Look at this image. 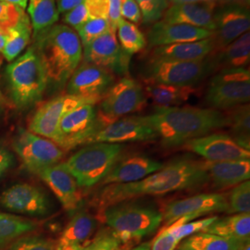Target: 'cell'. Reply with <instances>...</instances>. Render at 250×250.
<instances>
[{
    "label": "cell",
    "mask_w": 250,
    "mask_h": 250,
    "mask_svg": "<svg viewBox=\"0 0 250 250\" xmlns=\"http://www.w3.org/2000/svg\"><path fill=\"white\" fill-rule=\"evenodd\" d=\"M209 182L204 162L179 159L137 182L108 185L96 197L100 210L110 206L144 196H159L170 192L202 187Z\"/></svg>",
    "instance_id": "1"
},
{
    "label": "cell",
    "mask_w": 250,
    "mask_h": 250,
    "mask_svg": "<svg viewBox=\"0 0 250 250\" xmlns=\"http://www.w3.org/2000/svg\"><path fill=\"white\" fill-rule=\"evenodd\" d=\"M143 119L167 148L185 145L229 125L226 114L210 107H158Z\"/></svg>",
    "instance_id": "2"
},
{
    "label": "cell",
    "mask_w": 250,
    "mask_h": 250,
    "mask_svg": "<svg viewBox=\"0 0 250 250\" xmlns=\"http://www.w3.org/2000/svg\"><path fill=\"white\" fill-rule=\"evenodd\" d=\"M35 49L45 67L48 83L62 87L80 65L83 46L71 27L54 24L35 37Z\"/></svg>",
    "instance_id": "3"
},
{
    "label": "cell",
    "mask_w": 250,
    "mask_h": 250,
    "mask_svg": "<svg viewBox=\"0 0 250 250\" xmlns=\"http://www.w3.org/2000/svg\"><path fill=\"white\" fill-rule=\"evenodd\" d=\"M6 78L10 98L20 108L40 101L48 83L45 67L34 46L9 64Z\"/></svg>",
    "instance_id": "4"
},
{
    "label": "cell",
    "mask_w": 250,
    "mask_h": 250,
    "mask_svg": "<svg viewBox=\"0 0 250 250\" xmlns=\"http://www.w3.org/2000/svg\"><path fill=\"white\" fill-rule=\"evenodd\" d=\"M123 149L121 144H90L64 163L78 187L91 188L107 176L120 160Z\"/></svg>",
    "instance_id": "5"
},
{
    "label": "cell",
    "mask_w": 250,
    "mask_h": 250,
    "mask_svg": "<svg viewBox=\"0 0 250 250\" xmlns=\"http://www.w3.org/2000/svg\"><path fill=\"white\" fill-rule=\"evenodd\" d=\"M101 218L121 243L140 240L157 231L162 223L160 211L140 206H110L101 210Z\"/></svg>",
    "instance_id": "6"
},
{
    "label": "cell",
    "mask_w": 250,
    "mask_h": 250,
    "mask_svg": "<svg viewBox=\"0 0 250 250\" xmlns=\"http://www.w3.org/2000/svg\"><path fill=\"white\" fill-rule=\"evenodd\" d=\"M214 70L213 63L208 59L183 62L152 57L145 64L142 76L146 83L195 87Z\"/></svg>",
    "instance_id": "7"
},
{
    "label": "cell",
    "mask_w": 250,
    "mask_h": 250,
    "mask_svg": "<svg viewBox=\"0 0 250 250\" xmlns=\"http://www.w3.org/2000/svg\"><path fill=\"white\" fill-rule=\"evenodd\" d=\"M250 99V73L247 68L222 69L214 75L206 93V102L218 110L247 104Z\"/></svg>",
    "instance_id": "8"
},
{
    "label": "cell",
    "mask_w": 250,
    "mask_h": 250,
    "mask_svg": "<svg viewBox=\"0 0 250 250\" xmlns=\"http://www.w3.org/2000/svg\"><path fill=\"white\" fill-rule=\"evenodd\" d=\"M146 103L147 97L143 86L133 78H122L100 100L97 112L101 128L127 114L143 109Z\"/></svg>",
    "instance_id": "9"
},
{
    "label": "cell",
    "mask_w": 250,
    "mask_h": 250,
    "mask_svg": "<svg viewBox=\"0 0 250 250\" xmlns=\"http://www.w3.org/2000/svg\"><path fill=\"white\" fill-rule=\"evenodd\" d=\"M12 145L24 166L36 174L59 163L64 155L62 148L53 141L22 128L15 134Z\"/></svg>",
    "instance_id": "10"
},
{
    "label": "cell",
    "mask_w": 250,
    "mask_h": 250,
    "mask_svg": "<svg viewBox=\"0 0 250 250\" xmlns=\"http://www.w3.org/2000/svg\"><path fill=\"white\" fill-rule=\"evenodd\" d=\"M101 129L95 104H83L75 107L62 117L59 125L56 145L70 150L90 138Z\"/></svg>",
    "instance_id": "11"
},
{
    "label": "cell",
    "mask_w": 250,
    "mask_h": 250,
    "mask_svg": "<svg viewBox=\"0 0 250 250\" xmlns=\"http://www.w3.org/2000/svg\"><path fill=\"white\" fill-rule=\"evenodd\" d=\"M227 198L222 194H201L180 199L166 206L162 214L164 227L188 224L204 215L227 212Z\"/></svg>",
    "instance_id": "12"
},
{
    "label": "cell",
    "mask_w": 250,
    "mask_h": 250,
    "mask_svg": "<svg viewBox=\"0 0 250 250\" xmlns=\"http://www.w3.org/2000/svg\"><path fill=\"white\" fill-rule=\"evenodd\" d=\"M83 47L84 62L97 65L117 75H125L129 71L132 56L122 48L114 31L108 30Z\"/></svg>",
    "instance_id": "13"
},
{
    "label": "cell",
    "mask_w": 250,
    "mask_h": 250,
    "mask_svg": "<svg viewBox=\"0 0 250 250\" xmlns=\"http://www.w3.org/2000/svg\"><path fill=\"white\" fill-rule=\"evenodd\" d=\"M114 81V75L107 70L91 63H82L69 79L67 95L98 103Z\"/></svg>",
    "instance_id": "14"
},
{
    "label": "cell",
    "mask_w": 250,
    "mask_h": 250,
    "mask_svg": "<svg viewBox=\"0 0 250 250\" xmlns=\"http://www.w3.org/2000/svg\"><path fill=\"white\" fill-rule=\"evenodd\" d=\"M88 103L96 104L93 101L70 95L51 99L36 110L29 125L30 132L40 134L56 143L59 134V125L62 117L73 108Z\"/></svg>",
    "instance_id": "15"
},
{
    "label": "cell",
    "mask_w": 250,
    "mask_h": 250,
    "mask_svg": "<svg viewBox=\"0 0 250 250\" xmlns=\"http://www.w3.org/2000/svg\"><path fill=\"white\" fill-rule=\"evenodd\" d=\"M156 139L158 134L144 121L143 116H132L120 118L102 127L87 143H132Z\"/></svg>",
    "instance_id": "16"
},
{
    "label": "cell",
    "mask_w": 250,
    "mask_h": 250,
    "mask_svg": "<svg viewBox=\"0 0 250 250\" xmlns=\"http://www.w3.org/2000/svg\"><path fill=\"white\" fill-rule=\"evenodd\" d=\"M0 205L6 210L29 216H45L51 204L45 192L30 184H17L0 196Z\"/></svg>",
    "instance_id": "17"
},
{
    "label": "cell",
    "mask_w": 250,
    "mask_h": 250,
    "mask_svg": "<svg viewBox=\"0 0 250 250\" xmlns=\"http://www.w3.org/2000/svg\"><path fill=\"white\" fill-rule=\"evenodd\" d=\"M190 151L195 152L208 162L246 161L250 159V150L242 147L231 135L207 134L185 144Z\"/></svg>",
    "instance_id": "18"
},
{
    "label": "cell",
    "mask_w": 250,
    "mask_h": 250,
    "mask_svg": "<svg viewBox=\"0 0 250 250\" xmlns=\"http://www.w3.org/2000/svg\"><path fill=\"white\" fill-rule=\"evenodd\" d=\"M215 50L224 48L247 32H250L249 7L240 5H222L214 11Z\"/></svg>",
    "instance_id": "19"
},
{
    "label": "cell",
    "mask_w": 250,
    "mask_h": 250,
    "mask_svg": "<svg viewBox=\"0 0 250 250\" xmlns=\"http://www.w3.org/2000/svg\"><path fill=\"white\" fill-rule=\"evenodd\" d=\"M213 32L202 28L182 23H168L162 21H157L147 33L149 47L174 45L188 42H195L212 37Z\"/></svg>",
    "instance_id": "20"
},
{
    "label": "cell",
    "mask_w": 250,
    "mask_h": 250,
    "mask_svg": "<svg viewBox=\"0 0 250 250\" xmlns=\"http://www.w3.org/2000/svg\"><path fill=\"white\" fill-rule=\"evenodd\" d=\"M38 175L53 191L63 208L74 211L80 203L78 185L65 163H57L41 170Z\"/></svg>",
    "instance_id": "21"
},
{
    "label": "cell",
    "mask_w": 250,
    "mask_h": 250,
    "mask_svg": "<svg viewBox=\"0 0 250 250\" xmlns=\"http://www.w3.org/2000/svg\"><path fill=\"white\" fill-rule=\"evenodd\" d=\"M218 5L214 2L173 4L162 16V21L182 23L214 32V11Z\"/></svg>",
    "instance_id": "22"
},
{
    "label": "cell",
    "mask_w": 250,
    "mask_h": 250,
    "mask_svg": "<svg viewBox=\"0 0 250 250\" xmlns=\"http://www.w3.org/2000/svg\"><path fill=\"white\" fill-rule=\"evenodd\" d=\"M164 165L151 158L135 155L117 161L116 164L103 179L102 185L128 184L137 182L161 170Z\"/></svg>",
    "instance_id": "23"
},
{
    "label": "cell",
    "mask_w": 250,
    "mask_h": 250,
    "mask_svg": "<svg viewBox=\"0 0 250 250\" xmlns=\"http://www.w3.org/2000/svg\"><path fill=\"white\" fill-rule=\"evenodd\" d=\"M204 166L212 187L217 190L232 188L250 180V160L224 162L206 161Z\"/></svg>",
    "instance_id": "24"
},
{
    "label": "cell",
    "mask_w": 250,
    "mask_h": 250,
    "mask_svg": "<svg viewBox=\"0 0 250 250\" xmlns=\"http://www.w3.org/2000/svg\"><path fill=\"white\" fill-rule=\"evenodd\" d=\"M213 51H215V41L212 36L195 42L154 47L152 57L183 62H196L205 60Z\"/></svg>",
    "instance_id": "25"
},
{
    "label": "cell",
    "mask_w": 250,
    "mask_h": 250,
    "mask_svg": "<svg viewBox=\"0 0 250 250\" xmlns=\"http://www.w3.org/2000/svg\"><path fill=\"white\" fill-rule=\"evenodd\" d=\"M95 219L85 212L75 215L64 229L55 250H75L87 243L96 229Z\"/></svg>",
    "instance_id": "26"
},
{
    "label": "cell",
    "mask_w": 250,
    "mask_h": 250,
    "mask_svg": "<svg viewBox=\"0 0 250 250\" xmlns=\"http://www.w3.org/2000/svg\"><path fill=\"white\" fill-rule=\"evenodd\" d=\"M214 68H246L250 61V34L245 33L224 48L219 50L218 55L210 60Z\"/></svg>",
    "instance_id": "27"
},
{
    "label": "cell",
    "mask_w": 250,
    "mask_h": 250,
    "mask_svg": "<svg viewBox=\"0 0 250 250\" xmlns=\"http://www.w3.org/2000/svg\"><path fill=\"white\" fill-rule=\"evenodd\" d=\"M205 232L216 234L227 239L250 243V213H238L233 216L217 219L205 230Z\"/></svg>",
    "instance_id": "28"
},
{
    "label": "cell",
    "mask_w": 250,
    "mask_h": 250,
    "mask_svg": "<svg viewBox=\"0 0 250 250\" xmlns=\"http://www.w3.org/2000/svg\"><path fill=\"white\" fill-rule=\"evenodd\" d=\"M145 92L146 97L159 107H177L187 102L196 94L193 86H176L161 83H146Z\"/></svg>",
    "instance_id": "29"
},
{
    "label": "cell",
    "mask_w": 250,
    "mask_h": 250,
    "mask_svg": "<svg viewBox=\"0 0 250 250\" xmlns=\"http://www.w3.org/2000/svg\"><path fill=\"white\" fill-rule=\"evenodd\" d=\"M8 39L2 54L8 62H13L30 42L33 27L29 15L23 10L17 23L7 30Z\"/></svg>",
    "instance_id": "30"
},
{
    "label": "cell",
    "mask_w": 250,
    "mask_h": 250,
    "mask_svg": "<svg viewBox=\"0 0 250 250\" xmlns=\"http://www.w3.org/2000/svg\"><path fill=\"white\" fill-rule=\"evenodd\" d=\"M247 244L208 232H198L189 236L177 250H242Z\"/></svg>",
    "instance_id": "31"
},
{
    "label": "cell",
    "mask_w": 250,
    "mask_h": 250,
    "mask_svg": "<svg viewBox=\"0 0 250 250\" xmlns=\"http://www.w3.org/2000/svg\"><path fill=\"white\" fill-rule=\"evenodd\" d=\"M28 13L35 37L53 26L60 18L56 0H28Z\"/></svg>",
    "instance_id": "32"
},
{
    "label": "cell",
    "mask_w": 250,
    "mask_h": 250,
    "mask_svg": "<svg viewBox=\"0 0 250 250\" xmlns=\"http://www.w3.org/2000/svg\"><path fill=\"white\" fill-rule=\"evenodd\" d=\"M231 128L232 137L242 147L250 150V107L243 104L232 107L226 114Z\"/></svg>",
    "instance_id": "33"
},
{
    "label": "cell",
    "mask_w": 250,
    "mask_h": 250,
    "mask_svg": "<svg viewBox=\"0 0 250 250\" xmlns=\"http://www.w3.org/2000/svg\"><path fill=\"white\" fill-rule=\"evenodd\" d=\"M36 228V223L31 220L0 212V247L33 232Z\"/></svg>",
    "instance_id": "34"
},
{
    "label": "cell",
    "mask_w": 250,
    "mask_h": 250,
    "mask_svg": "<svg viewBox=\"0 0 250 250\" xmlns=\"http://www.w3.org/2000/svg\"><path fill=\"white\" fill-rule=\"evenodd\" d=\"M117 30L122 48L130 56L143 50L147 45L146 36L138 27L124 18L121 20Z\"/></svg>",
    "instance_id": "35"
},
{
    "label": "cell",
    "mask_w": 250,
    "mask_h": 250,
    "mask_svg": "<svg viewBox=\"0 0 250 250\" xmlns=\"http://www.w3.org/2000/svg\"><path fill=\"white\" fill-rule=\"evenodd\" d=\"M227 213H250V182L245 181L233 188L230 194Z\"/></svg>",
    "instance_id": "36"
},
{
    "label": "cell",
    "mask_w": 250,
    "mask_h": 250,
    "mask_svg": "<svg viewBox=\"0 0 250 250\" xmlns=\"http://www.w3.org/2000/svg\"><path fill=\"white\" fill-rule=\"evenodd\" d=\"M111 30L107 19L90 18L76 31L82 46L89 44L93 40Z\"/></svg>",
    "instance_id": "37"
},
{
    "label": "cell",
    "mask_w": 250,
    "mask_h": 250,
    "mask_svg": "<svg viewBox=\"0 0 250 250\" xmlns=\"http://www.w3.org/2000/svg\"><path fill=\"white\" fill-rule=\"evenodd\" d=\"M142 13L145 24H151L160 21L169 8V0H134Z\"/></svg>",
    "instance_id": "38"
},
{
    "label": "cell",
    "mask_w": 250,
    "mask_h": 250,
    "mask_svg": "<svg viewBox=\"0 0 250 250\" xmlns=\"http://www.w3.org/2000/svg\"><path fill=\"white\" fill-rule=\"evenodd\" d=\"M218 219V217H209V218H206L202 220H198V221H193V222H189L188 224H182L178 226H168L165 227L166 229H168L172 235L181 241L182 239L189 237L193 234H196L198 232H205L206 229L210 225L213 224L215 221Z\"/></svg>",
    "instance_id": "39"
},
{
    "label": "cell",
    "mask_w": 250,
    "mask_h": 250,
    "mask_svg": "<svg viewBox=\"0 0 250 250\" xmlns=\"http://www.w3.org/2000/svg\"><path fill=\"white\" fill-rule=\"evenodd\" d=\"M121 244L113 232L102 231L92 241L75 250H118Z\"/></svg>",
    "instance_id": "40"
},
{
    "label": "cell",
    "mask_w": 250,
    "mask_h": 250,
    "mask_svg": "<svg viewBox=\"0 0 250 250\" xmlns=\"http://www.w3.org/2000/svg\"><path fill=\"white\" fill-rule=\"evenodd\" d=\"M55 243L45 237L25 236L14 242L9 250H55Z\"/></svg>",
    "instance_id": "41"
},
{
    "label": "cell",
    "mask_w": 250,
    "mask_h": 250,
    "mask_svg": "<svg viewBox=\"0 0 250 250\" xmlns=\"http://www.w3.org/2000/svg\"><path fill=\"white\" fill-rule=\"evenodd\" d=\"M22 11L23 9L11 3L0 1V27L7 31L10 27L14 26Z\"/></svg>",
    "instance_id": "42"
},
{
    "label": "cell",
    "mask_w": 250,
    "mask_h": 250,
    "mask_svg": "<svg viewBox=\"0 0 250 250\" xmlns=\"http://www.w3.org/2000/svg\"><path fill=\"white\" fill-rule=\"evenodd\" d=\"M89 19L86 8L83 3L65 12L63 21L65 22V25L71 27L74 31H77Z\"/></svg>",
    "instance_id": "43"
},
{
    "label": "cell",
    "mask_w": 250,
    "mask_h": 250,
    "mask_svg": "<svg viewBox=\"0 0 250 250\" xmlns=\"http://www.w3.org/2000/svg\"><path fill=\"white\" fill-rule=\"evenodd\" d=\"M180 241L166 228H162L150 246L151 250H175Z\"/></svg>",
    "instance_id": "44"
},
{
    "label": "cell",
    "mask_w": 250,
    "mask_h": 250,
    "mask_svg": "<svg viewBox=\"0 0 250 250\" xmlns=\"http://www.w3.org/2000/svg\"><path fill=\"white\" fill-rule=\"evenodd\" d=\"M89 18L108 20V0H84L83 2Z\"/></svg>",
    "instance_id": "45"
},
{
    "label": "cell",
    "mask_w": 250,
    "mask_h": 250,
    "mask_svg": "<svg viewBox=\"0 0 250 250\" xmlns=\"http://www.w3.org/2000/svg\"><path fill=\"white\" fill-rule=\"evenodd\" d=\"M122 17L132 23H139L142 20V13L134 0H122Z\"/></svg>",
    "instance_id": "46"
},
{
    "label": "cell",
    "mask_w": 250,
    "mask_h": 250,
    "mask_svg": "<svg viewBox=\"0 0 250 250\" xmlns=\"http://www.w3.org/2000/svg\"><path fill=\"white\" fill-rule=\"evenodd\" d=\"M109 10H108V22L112 31H116L122 17L121 8H122V0H108Z\"/></svg>",
    "instance_id": "47"
},
{
    "label": "cell",
    "mask_w": 250,
    "mask_h": 250,
    "mask_svg": "<svg viewBox=\"0 0 250 250\" xmlns=\"http://www.w3.org/2000/svg\"><path fill=\"white\" fill-rule=\"evenodd\" d=\"M250 0H169L172 4H188V3H205L214 2L218 6L222 5H240L249 7Z\"/></svg>",
    "instance_id": "48"
},
{
    "label": "cell",
    "mask_w": 250,
    "mask_h": 250,
    "mask_svg": "<svg viewBox=\"0 0 250 250\" xmlns=\"http://www.w3.org/2000/svg\"><path fill=\"white\" fill-rule=\"evenodd\" d=\"M14 156L7 148L0 146V178L14 165Z\"/></svg>",
    "instance_id": "49"
},
{
    "label": "cell",
    "mask_w": 250,
    "mask_h": 250,
    "mask_svg": "<svg viewBox=\"0 0 250 250\" xmlns=\"http://www.w3.org/2000/svg\"><path fill=\"white\" fill-rule=\"evenodd\" d=\"M56 2H57V7L60 14L61 13L64 14L70 9L77 7L80 4H83L84 0H56Z\"/></svg>",
    "instance_id": "50"
},
{
    "label": "cell",
    "mask_w": 250,
    "mask_h": 250,
    "mask_svg": "<svg viewBox=\"0 0 250 250\" xmlns=\"http://www.w3.org/2000/svg\"><path fill=\"white\" fill-rule=\"evenodd\" d=\"M8 39V32L0 27V52H2Z\"/></svg>",
    "instance_id": "51"
},
{
    "label": "cell",
    "mask_w": 250,
    "mask_h": 250,
    "mask_svg": "<svg viewBox=\"0 0 250 250\" xmlns=\"http://www.w3.org/2000/svg\"><path fill=\"white\" fill-rule=\"evenodd\" d=\"M0 1H5V2H9L15 6L19 7L20 9L25 10L28 5V0H0Z\"/></svg>",
    "instance_id": "52"
},
{
    "label": "cell",
    "mask_w": 250,
    "mask_h": 250,
    "mask_svg": "<svg viewBox=\"0 0 250 250\" xmlns=\"http://www.w3.org/2000/svg\"><path fill=\"white\" fill-rule=\"evenodd\" d=\"M132 250H150V246L148 244H143Z\"/></svg>",
    "instance_id": "53"
},
{
    "label": "cell",
    "mask_w": 250,
    "mask_h": 250,
    "mask_svg": "<svg viewBox=\"0 0 250 250\" xmlns=\"http://www.w3.org/2000/svg\"><path fill=\"white\" fill-rule=\"evenodd\" d=\"M242 250H250V243H249V244H247V245H246V247H245V248H244Z\"/></svg>",
    "instance_id": "54"
},
{
    "label": "cell",
    "mask_w": 250,
    "mask_h": 250,
    "mask_svg": "<svg viewBox=\"0 0 250 250\" xmlns=\"http://www.w3.org/2000/svg\"><path fill=\"white\" fill-rule=\"evenodd\" d=\"M1 59H0V67H1ZM0 99H2V94H1V91H0Z\"/></svg>",
    "instance_id": "55"
},
{
    "label": "cell",
    "mask_w": 250,
    "mask_h": 250,
    "mask_svg": "<svg viewBox=\"0 0 250 250\" xmlns=\"http://www.w3.org/2000/svg\"><path fill=\"white\" fill-rule=\"evenodd\" d=\"M2 112V107H1V105H0V113Z\"/></svg>",
    "instance_id": "56"
}]
</instances>
